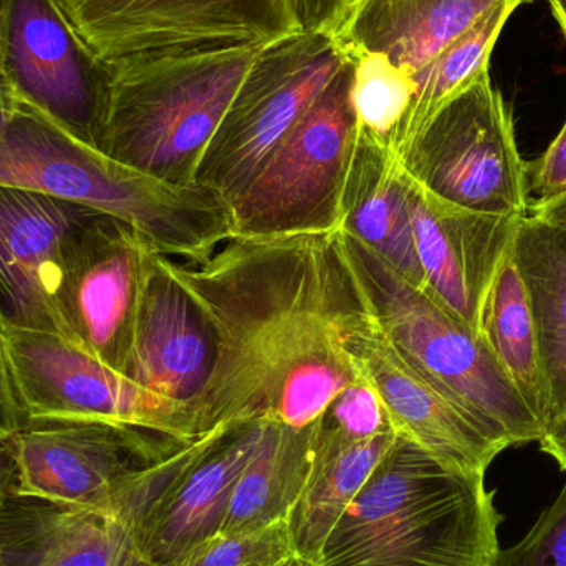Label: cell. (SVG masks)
Segmentation results:
<instances>
[{
  "label": "cell",
  "mask_w": 566,
  "mask_h": 566,
  "mask_svg": "<svg viewBox=\"0 0 566 566\" xmlns=\"http://www.w3.org/2000/svg\"><path fill=\"white\" fill-rule=\"evenodd\" d=\"M339 231L363 242L406 281L424 290L409 218L401 159L358 129Z\"/></svg>",
  "instance_id": "cell-21"
},
{
  "label": "cell",
  "mask_w": 566,
  "mask_h": 566,
  "mask_svg": "<svg viewBox=\"0 0 566 566\" xmlns=\"http://www.w3.org/2000/svg\"><path fill=\"white\" fill-rule=\"evenodd\" d=\"M527 181L531 205H545L566 196V119L547 151L527 163Z\"/></svg>",
  "instance_id": "cell-31"
},
{
  "label": "cell",
  "mask_w": 566,
  "mask_h": 566,
  "mask_svg": "<svg viewBox=\"0 0 566 566\" xmlns=\"http://www.w3.org/2000/svg\"><path fill=\"white\" fill-rule=\"evenodd\" d=\"M522 0H505L478 20L471 29L446 46L421 72L416 73L418 92L405 122L399 126L391 151L401 159L422 129L452 98L484 73L491 72L495 43Z\"/></svg>",
  "instance_id": "cell-26"
},
{
  "label": "cell",
  "mask_w": 566,
  "mask_h": 566,
  "mask_svg": "<svg viewBox=\"0 0 566 566\" xmlns=\"http://www.w3.org/2000/svg\"><path fill=\"white\" fill-rule=\"evenodd\" d=\"M296 562L289 521L254 531L216 534L175 566H289Z\"/></svg>",
  "instance_id": "cell-28"
},
{
  "label": "cell",
  "mask_w": 566,
  "mask_h": 566,
  "mask_svg": "<svg viewBox=\"0 0 566 566\" xmlns=\"http://www.w3.org/2000/svg\"><path fill=\"white\" fill-rule=\"evenodd\" d=\"M481 335L545 432L551 415V389L531 296L514 254L489 292Z\"/></svg>",
  "instance_id": "cell-25"
},
{
  "label": "cell",
  "mask_w": 566,
  "mask_h": 566,
  "mask_svg": "<svg viewBox=\"0 0 566 566\" xmlns=\"http://www.w3.org/2000/svg\"><path fill=\"white\" fill-rule=\"evenodd\" d=\"M153 249L132 226L95 214L65 249L59 310L66 342L116 371H125Z\"/></svg>",
  "instance_id": "cell-13"
},
{
  "label": "cell",
  "mask_w": 566,
  "mask_h": 566,
  "mask_svg": "<svg viewBox=\"0 0 566 566\" xmlns=\"http://www.w3.org/2000/svg\"><path fill=\"white\" fill-rule=\"evenodd\" d=\"M6 562V541H3L2 527H0V566Z\"/></svg>",
  "instance_id": "cell-41"
},
{
  "label": "cell",
  "mask_w": 566,
  "mask_h": 566,
  "mask_svg": "<svg viewBox=\"0 0 566 566\" xmlns=\"http://www.w3.org/2000/svg\"><path fill=\"white\" fill-rule=\"evenodd\" d=\"M346 264L395 348L504 449L544 436L481 333L406 281L376 252L336 232Z\"/></svg>",
  "instance_id": "cell-5"
},
{
  "label": "cell",
  "mask_w": 566,
  "mask_h": 566,
  "mask_svg": "<svg viewBox=\"0 0 566 566\" xmlns=\"http://www.w3.org/2000/svg\"><path fill=\"white\" fill-rule=\"evenodd\" d=\"M359 0H293L303 32L335 39Z\"/></svg>",
  "instance_id": "cell-32"
},
{
  "label": "cell",
  "mask_w": 566,
  "mask_h": 566,
  "mask_svg": "<svg viewBox=\"0 0 566 566\" xmlns=\"http://www.w3.org/2000/svg\"><path fill=\"white\" fill-rule=\"evenodd\" d=\"M514 261L527 286L537 323L551 389V424L566 412V229L545 224L532 216L522 219Z\"/></svg>",
  "instance_id": "cell-23"
},
{
  "label": "cell",
  "mask_w": 566,
  "mask_h": 566,
  "mask_svg": "<svg viewBox=\"0 0 566 566\" xmlns=\"http://www.w3.org/2000/svg\"><path fill=\"white\" fill-rule=\"evenodd\" d=\"M192 441L108 422L30 424L10 439L13 495L129 524L168 481L171 455Z\"/></svg>",
  "instance_id": "cell-6"
},
{
  "label": "cell",
  "mask_w": 566,
  "mask_h": 566,
  "mask_svg": "<svg viewBox=\"0 0 566 566\" xmlns=\"http://www.w3.org/2000/svg\"><path fill=\"white\" fill-rule=\"evenodd\" d=\"M402 169L432 195L482 214L527 218V163L514 118L491 72L459 93L401 156Z\"/></svg>",
  "instance_id": "cell-8"
},
{
  "label": "cell",
  "mask_w": 566,
  "mask_h": 566,
  "mask_svg": "<svg viewBox=\"0 0 566 566\" xmlns=\"http://www.w3.org/2000/svg\"><path fill=\"white\" fill-rule=\"evenodd\" d=\"M0 186L113 216L138 231L153 251L185 264L208 261L234 239L231 209L219 192L129 168L25 102L0 135Z\"/></svg>",
  "instance_id": "cell-3"
},
{
  "label": "cell",
  "mask_w": 566,
  "mask_h": 566,
  "mask_svg": "<svg viewBox=\"0 0 566 566\" xmlns=\"http://www.w3.org/2000/svg\"><path fill=\"white\" fill-rule=\"evenodd\" d=\"M528 216L545 222V224L554 226V228L566 229V196L554 202L531 205Z\"/></svg>",
  "instance_id": "cell-37"
},
{
  "label": "cell",
  "mask_w": 566,
  "mask_h": 566,
  "mask_svg": "<svg viewBox=\"0 0 566 566\" xmlns=\"http://www.w3.org/2000/svg\"><path fill=\"white\" fill-rule=\"evenodd\" d=\"M348 60L251 181L229 199L234 238L335 234L358 125Z\"/></svg>",
  "instance_id": "cell-7"
},
{
  "label": "cell",
  "mask_w": 566,
  "mask_h": 566,
  "mask_svg": "<svg viewBox=\"0 0 566 566\" xmlns=\"http://www.w3.org/2000/svg\"><path fill=\"white\" fill-rule=\"evenodd\" d=\"M319 421L343 434L359 439L392 428L378 392L363 373L333 399Z\"/></svg>",
  "instance_id": "cell-30"
},
{
  "label": "cell",
  "mask_w": 566,
  "mask_h": 566,
  "mask_svg": "<svg viewBox=\"0 0 566 566\" xmlns=\"http://www.w3.org/2000/svg\"><path fill=\"white\" fill-rule=\"evenodd\" d=\"M538 444L541 451L554 458L562 471L566 472V412L545 428Z\"/></svg>",
  "instance_id": "cell-34"
},
{
  "label": "cell",
  "mask_w": 566,
  "mask_h": 566,
  "mask_svg": "<svg viewBox=\"0 0 566 566\" xmlns=\"http://www.w3.org/2000/svg\"><path fill=\"white\" fill-rule=\"evenodd\" d=\"M17 462L13 455L12 444H0V511L15 494Z\"/></svg>",
  "instance_id": "cell-35"
},
{
  "label": "cell",
  "mask_w": 566,
  "mask_h": 566,
  "mask_svg": "<svg viewBox=\"0 0 566 566\" xmlns=\"http://www.w3.org/2000/svg\"><path fill=\"white\" fill-rule=\"evenodd\" d=\"M505 0H359L335 35L346 55L382 53L421 72L446 46Z\"/></svg>",
  "instance_id": "cell-19"
},
{
  "label": "cell",
  "mask_w": 566,
  "mask_h": 566,
  "mask_svg": "<svg viewBox=\"0 0 566 566\" xmlns=\"http://www.w3.org/2000/svg\"><path fill=\"white\" fill-rule=\"evenodd\" d=\"M3 566H115L129 524L112 515L13 495L0 511Z\"/></svg>",
  "instance_id": "cell-22"
},
{
  "label": "cell",
  "mask_w": 566,
  "mask_h": 566,
  "mask_svg": "<svg viewBox=\"0 0 566 566\" xmlns=\"http://www.w3.org/2000/svg\"><path fill=\"white\" fill-rule=\"evenodd\" d=\"M0 66L22 102L98 148L112 70L60 0H9Z\"/></svg>",
  "instance_id": "cell-12"
},
{
  "label": "cell",
  "mask_w": 566,
  "mask_h": 566,
  "mask_svg": "<svg viewBox=\"0 0 566 566\" xmlns=\"http://www.w3.org/2000/svg\"><path fill=\"white\" fill-rule=\"evenodd\" d=\"M494 566H566V482L531 532L514 547L501 548Z\"/></svg>",
  "instance_id": "cell-29"
},
{
  "label": "cell",
  "mask_w": 566,
  "mask_h": 566,
  "mask_svg": "<svg viewBox=\"0 0 566 566\" xmlns=\"http://www.w3.org/2000/svg\"><path fill=\"white\" fill-rule=\"evenodd\" d=\"M396 438L398 432L392 428L359 439L343 434L319 419L315 422L308 478L289 515L290 538L300 564L315 566L329 532Z\"/></svg>",
  "instance_id": "cell-20"
},
{
  "label": "cell",
  "mask_w": 566,
  "mask_h": 566,
  "mask_svg": "<svg viewBox=\"0 0 566 566\" xmlns=\"http://www.w3.org/2000/svg\"><path fill=\"white\" fill-rule=\"evenodd\" d=\"M485 478L398 434L315 566H494L502 517Z\"/></svg>",
  "instance_id": "cell-2"
},
{
  "label": "cell",
  "mask_w": 566,
  "mask_h": 566,
  "mask_svg": "<svg viewBox=\"0 0 566 566\" xmlns=\"http://www.w3.org/2000/svg\"><path fill=\"white\" fill-rule=\"evenodd\" d=\"M216 358L218 342L208 315L169 272L165 255L153 251L123 375L191 408L214 371Z\"/></svg>",
  "instance_id": "cell-17"
},
{
  "label": "cell",
  "mask_w": 566,
  "mask_h": 566,
  "mask_svg": "<svg viewBox=\"0 0 566 566\" xmlns=\"http://www.w3.org/2000/svg\"><path fill=\"white\" fill-rule=\"evenodd\" d=\"M532 2V0H524V3Z\"/></svg>",
  "instance_id": "cell-43"
},
{
  "label": "cell",
  "mask_w": 566,
  "mask_h": 566,
  "mask_svg": "<svg viewBox=\"0 0 566 566\" xmlns=\"http://www.w3.org/2000/svg\"><path fill=\"white\" fill-rule=\"evenodd\" d=\"M522 3H524V0H522Z\"/></svg>",
  "instance_id": "cell-44"
},
{
  "label": "cell",
  "mask_w": 566,
  "mask_h": 566,
  "mask_svg": "<svg viewBox=\"0 0 566 566\" xmlns=\"http://www.w3.org/2000/svg\"><path fill=\"white\" fill-rule=\"evenodd\" d=\"M566 39V0H545Z\"/></svg>",
  "instance_id": "cell-39"
},
{
  "label": "cell",
  "mask_w": 566,
  "mask_h": 566,
  "mask_svg": "<svg viewBox=\"0 0 566 566\" xmlns=\"http://www.w3.org/2000/svg\"><path fill=\"white\" fill-rule=\"evenodd\" d=\"M402 169V165H401ZM424 292L481 333L489 292L524 218L482 214L432 195L402 169Z\"/></svg>",
  "instance_id": "cell-15"
},
{
  "label": "cell",
  "mask_w": 566,
  "mask_h": 566,
  "mask_svg": "<svg viewBox=\"0 0 566 566\" xmlns=\"http://www.w3.org/2000/svg\"><path fill=\"white\" fill-rule=\"evenodd\" d=\"M373 313V312H371ZM359 371L381 399L392 429L455 471L482 475L505 451L382 333L373 315L353 345Z\"/></svg>",
  "instance_id": "cell-18"
},
{
  "label": "cell",
  "mask_w": 566,
  "mask_h": 566,
  "mask_svg": "<svg viewBox=\"0 0 566 566\" xmlns=\"http://www.w3.org/2000/svg\"><path fill=\"white\" fill-rule=\"evenodd\" d=\"M264 46L112 60L99 151L163 181L196 185L202 155Z\"/></svg>",
  "instance_id": "cell-4"
},
{
  "label": "cell",
  "mask_w": 566,
  "mask_h": 566,
  "mask_svg": "<svg viewBox=\"0 0 566 566\" xmlns=\"http://www.w3.org/2000/svg\"><path fill=\"white\" fill-rule=\"evenodd\" d=\"M349 56L332 36L300 32L264 46L196 171V185L234 198Z\"/></svg>",
  "instance_id": "cell-9"
},
{
  "label": "cell",
  "mask_w": 566,
  "mask_h": 566,
  "mask_svg": "<svg viewBox=\"0 0 566 566\" xmlns=\"http://www.w3.org/2000/svg\"><path fill=\"white\" fill-rule=\"evenodd\" d=\"M106 62L136 53L271 45L303 32L293 0H60Z\"/></svg>",
  "instance_id": "cell-11"
},
{
  "label": "cell",
  "mask_w": 566,
  "mask_h": 566,
  "mask_svg": "<svg viewBox=\"0 0 566 566\" xmlns=\"http://www.w3.org/2000/svg\"><path fill=\"white\" fill-rule=\"evenodd\" d=\"M7 7H9V0H0V63H2L3 32H6Z\"/></svg>",
  "instance_id": "cell-40"
},
{
  "label": "cell",
  "mask_w": 566,
  "mask_h": 566,
  "mask_svg": "<svg viewBox=\"0 0 566 566\" xmlns=\"http://www.w3.org/2000/svg\"><path fill=\"white\" fill-rule=\"evenodd\" d=\"M93 209L0 186V323L66 339L59 310L65 249ZM103 214V212H102Z\"/></svg>",
  "instance_id": "cell-16"
},
{
  "label": "cell",
  "mask_w": 566,
  "mask_h": 566,
  "mask_svg": "<svg viewBox=\"0 0 566 566\" xmlns=\"http://www.w3.org/2000/svg\"><path fill=\"white\" fill-rule=\"evenodd\" d=\"M20 105H22V98H20L9 76L0 66V135L6 132L7 126L10 125L13 116L19 112Z\"/></svg>",
  "instance_id": "cell-36"
},
{
  "label": "cell",
  "mask_w": 566,
  "mask_h": 566,
  "mask_svg": "<svg viewBox=\"0 0 566 566\" xmlns=\"http://www.w3.org/2000/svg\"><path fill=\"white\" fill-rule=\"evenodd\" d=\"M353 63L352 102L359 132L391 149L418 92L415 75L382 53L348 55Z\"/></svg>",
  "instance_id": "cell-27"
},
{
  "label": "cell",
  "mask_w": 566,
  "mask_h": 566,
  "mask_svg": "<svg viewBox=\"0 0 566 566\" xmlns=\"http://www.w3.org/2000/svg\"><path fill=\"white\" fill-rule=\"evenodd\" d=\"M268 422L221 426L199 438L191 458L129 522V542L139 557L175 566L218 534Z\"/></svg>",
  "instance_id": "cell-14"
},
{
  "label": "cell",
  "mask_w": 566,
  "mask_h": 566,
  "mask_svg": "<svg viewBox=\"0 0 566 566\" xmlns=\"http://www.w3.org/2000/svg\"><path fill=\"white\" fill-rule=\"evenodd\" d=\"M289 566H303V565H302V564H300V562H298V560H296V562H293V564H292V565H289Z\"/></svg>",
  "instance_id": "cell-42"
},
{
  "label": "cell",
  "mask_w": 566,
  "mask_h": 566,
  "mask_svg": "<svg viewBox=\"0 0 566 566\" xmlns=\"http://www.w3.org/2000/svg\"><path fill=\"white\" fill-rule=\"evenodd\" d=\"M2 336L30 424L108 422L201 438L188 405L148 391L62 336L10 325Z\"/></svg>",
  "instance_id": "cell-10"
},
{
  "label": "cell",
  "mask_w": 566,
  "mask_h": 566,
  "mask_svg": "<svg viewBox=\"0 0 566 566\" xmlns=\"http://www.w3.org/2000/svg\"><path fill=\"white\" fill-rule=\"evenodd\" d=\"M165 259L218 342L191 405L198 436L261 419L308 428L361 375L353 345L373 313L336 232L234 238L201 264Z\"/></svg>",
  "instance_id": "cell-1"
},
{
  "label": "cell",
  "mask_w": 566,
  "mask_h": 566,
  "mask_svg": "<svg viewBox=\"0 0 566 566\" xmlns=\"http://www.w3.org/2000/svg\"><path fill=\"white\" fill-rule=\"evenodd\" d=\"M315 422L295 429L268 422L264 436L232 492L218 534L254 531L286 518L312 465Z\"/></svg>",
  "instance_id": "cell-24"
},
{
  "label": "cell",
  "mask_w": 566,
  "mask_h": 566,
  "mask_svg": "<svg viewBox=\"0 0 566 566\" xmlns=\"http://www.w3.org/2000/svg\"><path fill=\"white\" fill-rule=\"evenodd\" d=\"M115 566H156L146 562L145 558L136 554L135 548L132 547V542L126 545L125 551L119 555L118 562Z\"/></svg>",
  "instance_id": "cell-38"
},
{
  "label": "cell",
  "mask_w": 566,
  "mask_h": 566,
  "mask_svg": "<svg viewBox=\"0 0 566 566\" xmlns=\"http://www.w3.org/2000/svg\"><path fill=\"white\" fill-rule=\"evenodd\" d=\"M29 426V419L23 412L15 385H13L6 343H3L2 323H0V444L9 442L13 436Z\"/></svg>",
  "instance_id": "cell-33"
}]
</instances>
